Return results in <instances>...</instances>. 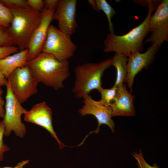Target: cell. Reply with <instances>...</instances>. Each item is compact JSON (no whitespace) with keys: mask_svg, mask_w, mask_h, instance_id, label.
<instances>
[{"mask_svg":"<svg viewBox=\"0 0 168 168\" xmlns=\"http://www.w3.org/2000/svg\"><path fill=\"white\" fill-rule=\"evenodd\" d=\"M27 64L39 82L55 90L62 88L70 76L68 60L60 61L49 54L42 52Z\"/></svg>","mask_w":168,"mask_h":168,"instance_id":"obj_1","label":"cell"},{"mask_svg":"<svg viewBox=\"0 0 168 168\" xmlns=\"http://www.w3.org/2000/svg\"><path fill=\"white\" fill-rule=\"evenodd\" d=\"M29 6L36 11L41 12L44 9L43 0H27Z\"/></svg>","mask_w":168,"mask_h":168,"instance_id":"obj_25","label":"cell"},{"mask_svg":"<svg viewBox=\"0 0 168 168\" xmlns=\"http://www.w3.org/2000/svg\"><path fill=\"white\" fill-rule=\"evenodd\" d=\"M149 31L150 37L145 43H152L160 46L164 42L168 41V1H161L155 13L149 19Z\"/></svg>","mask_w":168,"mask_h":168,"instance_id":"obj_8","label":"cell"},{"mask_svg":"<svg viewBox=\"0 0 168 168\" xmlns=\"http://www.w3.org/2000/svg\"><path fill=\"white\" fill-rule=\"evenodd\" d=\"M128 59L127 57L116 53L112 58L111 65L115 67L116 70V79L114 86L117 88L123 85L126 78Z\"/></svg>","mask_w":168,"mask_h":168,"instance_id":"obj_16","label":"cell"},{"mask_svg":"<svg viewBox=\"0 0 168 168\" xmlns=\"http://www.w3.org/2000/svg\"><path fill=\"white\" fill-rule=\"evenodd\" d=\"M12 18V15L9 9L0 1V26L8 28Z\"/></svg>","mask_w":168,"mask_h":168,"instance_id":"obj_19","label":"cell"},{"mask_svg":"<svg viewBox=\"0 0 168 168\" xmlns=\"http://www.w3.org/2000/svg\"><path fill=\"white\" fill-rule=\"evenodd\" d=\"M7 79L12 93L21 104L38 92L39 82L27 64L16 68Z\"/></svg>","mask_w":168,"mask_h":168,"instance_id":"obj_5","label":"cell"},{"mask_svg":"<svg viewBox=\"0 0 168 168\" xmlns=\"http://www.w3.org/2000/svg\"><path fill=\"white\" fill-rule=\"evenodd\" d=\"M117 89L113 102L110 105L112 117L135 116V110L133 104L134 96L127 90L125 85L123 84Z\"/></svg>","mask_w":168,"mask_h":168,"instance_id":"obj_14","label":"cell"},{"mask_svg":"<svg viewBox=\"0 0 168 168\" xmlns=\"http://www.w3.org/2000/svg\"><path fill=\"white\" fill-rule=\"evenodd\" d=\"M112 58L98 63H87L74 69L75 81L72 91L78 98L89 95L92 90L102 87L101 79L105 71L111 65Z\"/></svg>","mask_w":168,"mask_h":168,"instance_id":"obj_4","label":"cell"},{"mask_svg":"<svg viewBox=\"0 0 168 168\" xmlns=\"http://www.w3.org/2000/svg\"><path fill=\"white\" fill-rule=\"evenodd\" d=\"M7 7L13 16L11 24L8 28L9 35L13 45L19 51L23 50L27 48L33 32L40 21L41 12L30 7Z\"/></svg>","mask_w":168,"mask_h":168,"instance_id":"obj_3","label":"cell"},{"mask_svg":"<svg viewBox=\"0 0 168 168\" xmlns=\"http://www.w3.org/2000/svg\"><path fill=\"white\" fill-rule=\"evenodd\" d=\"M58 0H43L44 9L50 11H55Z\"/></svg>","mask_w":168,"mask_h":168,"instance_id":"obj_26","label":"cell"},{"mask_svg":"<svg viewBox=\"0 0 168 168\" xmlns=\"http://www.w3.org/2000/svg\"><path fill=\"white\" fill-rule=\"evenodd\" d=\"M19 51L18 48L14 45L0 47V60Z\"/></svg>","mask_w":168,"mask_h":168,"instance_id":"obj_24","label":"cell"},{"mask_svg":"<svg viewBox=\"0 0 168 168\" xmlns=\"http://www.w3.org/2000/svg\"><path fill=\"white\" fill-rule=\"evenodd\" d=\"M54 11L44 9L41 12L40 21L33 32L27 46L28 61L42 52Z\"/></svg>","mask_w":168,"mask_h":168,"instance_id":"obj_11","label":"cell"},{"mask_svg":"<svg viewBox=\"0 0 168 168\" xmlns=\"http://www.w3.org/2000/svg\"><path fill=\"white\" fill-rule=\"evenodd\" d=\"M88 2L96 11L99 12L101 10L105 13L108 20L110 33H114L111 19L116 12L113 8L105 0H89Z\"/></svg>","mask_w":168,"mask_h":168,"instance_id":"obj_17","label":"cell"},{"mask_svg":"<svg viewBox=\"0 0 168 168\" xmlns=\"http://www.w3.org/2000/svg\"><path fill=\"white\" fill-rule=\"evenodd\" d=\"M52 111L46 102L43 101L35 104L24 114L25 121L38 125L47 130L57 141L59 148L65 145L59 139L54 130L52 125Z\"/></svg>","mask_w":168,"mask_h":168,"instance_id":"obj_13","label":"cell"},{"mask_svg":"<svg viewBox=\"0 0 168 168\" xmlns=\"http://www.w3.org/2000/svg\"><path fill=\"white\" fill-rule=\"evenodd\" d=\"M131 155L136 160L138 168H159L156 163H155L153 166H151L147 162L141 149L139 150V152H133Z\"/></svg>","mask_w":168,"mask_h":168,"instance_id":"obj_20","label":"cell"},{"mask_svg":"<svg viewBox=\"0 0 168 168\" xmlns=\"http://www.w3.org/2000/svg\"><path fill=\"white\" fill-rule=\"evenodd\" d=\"M117 89L114 86L109 89L103 88L102 87L100 88L98 90L101 96V98L100 101L104 104L110 105L116 96Z\"/></svg>","mask_w":168,"mask_h":168,"instance_id":"obj_18","label":"cell"},{"mask_svg":"<svg viewBox=\"0 0 168 168\" xmlns=\"http://www.w3.org/2000/svg\"><path fill=\"white\" fill-rule=\"evenodd\" d=\"M8 35V28L0 26V47L13 45Z\"/></svg>","mask_w":168,"mask_h":168,"instance_id":"obj_22","label":"cell"},{"mask_svg":"<svg viewBox=\"0 0 168 168\" xmlns=\"http://www.w3.org/2000/svg\"><path fill=\"white\" fill-rule=\"evenodd\" d=\"M160 46L152 43L144 53L136 52L128 57L127 63V74L125 82L132 91L133 81L136 75L143 69L147 68L153 61Z\"/></svg>","mask_w":168,"mask_h":168,"instance_id":"obj_12","label":"cell"},{"mask_svg":"<svg viewBox=\"0 0 168 168\" xmlns=\"http://www.w3.org/2000/svg\"><path fill=\"white\" fill-rule=\"evenodd\" d=\"M156 3L153 2L149 5L148 12L143 22L127 33L122 35H116L114 33L109 34L104 41V51L114 52L127 57L134 53L142 50L143 40L149 32V19Z\"/></svg>","mask_w":168,"mask_h":168,"instance_id":"obj_2","label":"cell"},{"mask_svg":"<svg viewBox=\"0 0 168 168\" xmlns=\"http://www.w3.org/2000/svg\"><path fill=\"white\" fill-rule=\"evenodd\" d=\"M77 49L70 36L53 25H50L42 52L50 54L63 61L73 56Z\"/></svg>","mask_w":168,"mask_h":168,"instance_id":"obj_7","label":"cell"},{"mask_svg":"<svg viewBox=\"0 0 168 168\" xmlns=\"http://www.w3.org/2000/svg\"><path fill=\"white\" fill-rule=\"evenodd\" d=\"M2 93L3 90L0 86V118H3L5 112L4 107L5 102L2 97Z\"/></svg>","mask_w":168,"mask_h":168,"instance_id":"obj_27","label":"cell"},{"mask_svg":"<svg viewBox=\"0 0 168 168\" xmlns=\"http://www.w3.org/2000/svg\"><path fill=\"white\" fill-rule=\"evenodd\" d=\"M82 98L84 105L79 110V114L82 116L88 114L93 115L96 119L98 124L96 129L91 132L82 142L83 143L90 134L92 133H98L100 130V127L102 124L107 125L111 129V132L114 133L115 123L112 119L111 111L110 106L103 104L100 100H94L89 95L85 96Z\"/></svg>","mask_w":168,"mask_h":168,"instance_id":"obj_9","label":"cell"},{"mask_svg":"<svg viewBox=\"0 0 168 168\" xmlns=\"http://www.w3.org/2000/svg\"><path fill=\"white\" fill-rule=\"evenodd\" d=\"M7 80L5 77L0 72V86H6Z\"/></svg>","mask_w":168,"mask_h":168,"instance_id":"obj_29","label":"cell"},{"mask_svg":"<svg viewBox=\"0 0 168 168\" xmlns=\"http://www.w3.org/2000/svg\"><path fill=\"white\" fill-rule=\"evenodd\" d=\"M29 160H26L23 161L19 163L14 167L5 166L4 167H0V168H24V166L26 165L29 163Z\"/></svg>","mask_w":168,"mask_h":168,"instance_id":"obj_28","label":"cell"},{"mask_svg":"<svg viewBox=\"0 0 168 168\" xmlns=\"http://www.w3.org/2000/svg\"><path fill=\"white\" fill-rule=\"evenodd\" d=\"M77 1L59 0L54 12L53 20L58 22V29L71 36L78 26L76 20Z\"/></svg>","mask_w":168,"mask_h":168,"instance_id":"obj_10","label":"cell"},{"mask_svg":"<svg viewBox=\"0 0 168 168\" xmlns=\"http://www.w3.org/2000/svg\"><path fill=\"white\" fill-rule=\"evenodd\" d=\"M6 6L18 7H29L26 0H0Z\"/></svg>","mask_w":168,"mask_h":168,"instance_id":"obj_23","label":"cell"},{"mask_svg":"<svg viewBox=\"0 0 168 168\" xmlns=\"http://www.w3.org/2000/svg\"><path fill=\"white\" fill-rule=\"evenodd\" d=\"M5 115L3 121L5 126L4 135L9 136L12 131L17 137L22 138L26 132V127L22 123L21 117L27 110L21 105L11 90L8 81L6 85Z\"/></svg>","mask_w":168,"mask_h":168,"instance_id":"obj_6","label":"cell"},{"mask_svg":"<svg viewBox=\"0 0 168 168\" xmlns=\"http://www.w3.org/2000/svg\"><path fill=\"white\" fill-rule=\"evenodd\" d=\"M5 130V126L2 120L0 122V161H3L5 152L10 149L8 146L5 144L3 141Z\"/></svg>","mask_w":168,"mask_h":168,"instance_id":"obj_21","label":"cell"},{"mask_svg":"<svg viewBox=\"0 0 168 168\" xmlns=\"http://www.w3.org/2000/svg\"><path fill=\"white\" fill-rule=\"evenodd\" d=\"M28 61L26 48L0 60V72L6 78L16 68L27 64Z\"/></svg>","mask_w":168,"mask_h":168,"instance_id":"obj_15","label":"cell"}]
</instances>
